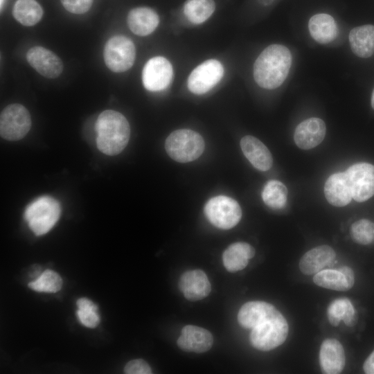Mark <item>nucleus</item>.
<instances>
[{
    "label": "nucleus",
    "mask_w": 374,
    "mask_h": 374,
    "mask_svg": "<svg viewBox=\"0 0 374 374\" xmlns=\"http://www.w3.org/2000/svg\"><path fill=\"white\" fill-rule=\"evenodd\" d=\"M64 8L73 14H84L91 7L93 0H60Z\"/></svg>",
    "instance_id": "nucleus-32"
},
{
    "label": "nucleus",
    "mask_w": 374,
    "mask_h": 374,
    "mask_svg": "<svg viewBox=\"0 0 374 374\" xmlns=\"http://www.w3.org/2000/svg\"><path fill=\"white\" fill-rule=\"evenodd\" d=\"M327 316L333 326H337L341 320L347 326H353L357 321L355 310L347 298L337 299L332 301L328 308Z\"/></svg>",
    "instance_id": "nucleus-25"
},
{
    "label": "nucleus",
    "mask_w": 374,
    "mask_h": 374,
    "mask_svg": "<svg viewBox=\"0 0 374 374\" xmlns=\"http://www.w3.org/2000/svg\"><path fill=\"white\" fill-rule=\"evenodd\" d=\"M136 48L132 41L123 35L111 37L105 44L103 58L107 68L113 72L122 73L134 64Z\"/></svg>",
    "instance_id": "nucleus-7"
},
{
    "label": "nucleus",
    "mask_w": 374,
    "mask_h": 374,
    "mask_svg": "<svg viewBox=\"0 0 374 374\" xmlns=\"http://www.w3.org/2000/svg\"><path fill=\"white\" fill-rule=\"evenodd\" d=\"M238 321L251 329L249 340L258 350L268 351L280 346L288 335V323L271 304L262 301L244 303L238 313Z\"/></svg>",
    "instance_id": "nucleus-1"
},
{
    "label": "nucleus",
    "mask_w": 374,
    "mask_h": 374,
    "mask_svg": "<svg viewBox=\"0 0 374 374\" xmlns=\"http://www.w3.org/2000/svg\"><path fill=\"white\" fill-rule=\"evenodd\" d=\"M215 8L214 0H187L184 6V12L190 22L199 24L206 21Z\"/></svg>",
    "instance_id": "nucleus-26"
},
{
    "label": "nucleus",
    "mask_w": 374,
    "mask_h": 374,
    "mask_svg": "<svg viewBox=\"0 0 374 374\" xmlns=\"http://www.w3.org/2000/svg\"><path fill=\"white\" fill-rule=\"evenodd\" d=\"M31 127V117L27 109L14 103L6 107L0 116V134L8 141L23 139Z\"/></svg>",
    "instance_id": "nucleus-8"
},
{
    "label": "nucleus",
    "mask_w": 374,
    "mask_h": 374,
    "mask_svg": "<svg viewBox=\"0 0 374 374\" xmlns=\"http://www.w3.org/2000/svg\"><path fill=\"white\" fill-rule=\"evenodd\" d=\"M204 214L208 221L221 229H230L240 222L242 210L233 198L218 195L210 199L204 206Z\"/></svg>",
    "instance_id": "nucleus-6"
},
{
    "label": "nucleus",
    "mask_w": 374,
    "mask_h": 374,
    "mask_svg": "<svg viewBox=\"0 0 374 374\" xmlns=\"http://www.w3.org/2000/svg\"><path fill=\"white\" fill-rule=\"evenodd\" d=\"M181 336L177 341L180 349L186 352L202 353L211 349L213 344L211 333L203 328L188 325L181 329Z\"/></svg>",
    "instance_id": "nucleus-14"
},
{
    "label": "nucleus",
    "mask_w": 374,
    "mask_h": 374,
    "mask_svg": "<svg viewBox=\"0 0 374 374\" xmlns=\"http://www.w3.org/2000/svg\"><path fill=\"white\" fill-rule=\"evenodd\" d=\"M353 53L362 58L371 57L374 53V26L363 25L353 28L348 36Z\"/></svg>",
    "instance_id": "nucleus-23"
},
{
    "label": "nucleus",
    "mask_w": 374,
    "mask_h": 374,
    "mask_svg": "<svg viewBox=\"0 0 374 374\" xmlns=\"http://www.w3.org/2000/svg\"><path fill=\"white\" fill-rule=\"evenodd\" d=\"M224 69L217 60L210 59L195 68L188 78V88L195 94H204L214 87L224 75Z\"/></svg>",
    "instance_id": "nucleus-9"
},
{
    "label": "nucleus",
    "mask_w": 374,
    "mask_h": 374,
    "mask_svg": "<svg viewBox=\"0 0 374 374\" xmlns=\"http://www.w3.org/2000/svg\"><path fill=\"white\" fill-rule=\"evenodd\" d=\"M26 57L28 64L46 78H56L63 71V64L60 58L44 47H32L28 51Z\"/></svg>",
    "instance_id": "nucleus-12"
},
{
    "label": "nucleus",
    "mask_w": 374,
    "mask_h": 374,
    "mask_svg": "<svg viewBox=\"0 0 374 374\" xmlns=\"http://www.w3.org/2000/svg\"><path fill=\"white\" fill-rule=\"evenodd\" d=\"M326 133V126L322 119L310 118L296 126L294 140L299 148L309 150L320 144L324 139Z\"/></svg>",
    "instance_id": "nucleus-13"
},
{
    "label": "nucleus",
    "mask_w": 374,
    "mask_h": 374,
    "mask_svg": "<svg viewBox=\"0 0 374 374\" xmlns=\"http://www.w3.org/2000/svg\"><path fill=\"white\" fill-rule=\"evenodd\" d=\"M371 103V106L373 109H374V89L372 92Z\"/></svg>",
    "instance_id": "nucleus-37"
},
{
    "label": "nucleus",
    "mask_w": 374,
    "mask_h": 374,
    "mask_svg": "<svg viewBox=\"0 0 374 374\" xmlns=\"http://www.w3.org/2000/svg\"><path fill=\"white\" fill-rule=\"evenodd\" d=\"M259 1H260L261 3L264 5H268L270 3H271L273 0H259Z\"/></svg>",
    "instance_id": "nucleus-36"
},
{
    "label": "nucleus",
    "mask_w": 374,
    "mask_h": 374,
    "mask_svg": "<svg viewBox=\"0 0 374 374\" xmlns=\"http://www.w3.org/2000/svg\"><path fill=\"white\" fill-rule=\"evenodd\" d=\"M61 213L60 203L48 195L39 197L26 207L24 219L36 235L48 233L57 222Z\"/></svg>",
    "instance_id": "nucleus-4"
},
{
    "label": "nucleus",
    "mask_w": 374,
    "mask_h": 374,
    "mask_svg": "<svg viewBox=\"0 0 374 374\" xmlns=\"http://www.w3.org/2000/svg\"><path fill=\"white\" fill-rule=\"evenodd\" d=\"M127 374H150L152 369L149 364L143 359H133L127 362L124 368Z\"/></svg>",
    "instance_id": "nucleus-33"
},
{
    "label": "nucleus",
    "mask_w": 374,
    "mask_h": 374,
    "mask_svg": "<svg viewBox=\"0 0 374 374\" xmlns=\"http://www.w3.org/2000/svg\"><path fill=\"white\" fill-rule=\"evenodd\" d=\"M12 12L14 18L25 26L37 24L44 13L42 6L35 0H17Z\"/></svg>",
    "instance_id": "nucleus-24"
},
{
    "label": "nucleus",
    "mask_w": 374,
    "mask_h": 374,
    "mask_svg": "<svg viewBox=\"0 0 374 374\" xmlns=\"http://www.w3.org/2000/svg\"><path fill=\"white\" fill-rule=\"evenodd\" d=\"M313 281L319 287L336 291H347L351 288L339 269L321 270L315 274Z\"/></svg>",
    "instance_id": "nucleus-27"
},
{
    "label": "nucleus",
    "mask_w": 374,
    "mask_h": 374,
    "mask_svg": "<svg viewBox=\"0 0 374 374\" xmlns=\"http://www.w3.org/2000/svg\"><path fill=\"white\" fill-rule=\"evenodd\" d=\"M339 269L344 274L348 283L352 287L355 283V274L351 268L347 266H343Z\"/></svg>",
    "instance_id": "nucleus-35"
},
{
    "label": "nucleus",
    "mask_w": 374,
    "mask_h": 374,
    "mask_svg": "<svg viewBox=\"0 0 374 374\" xmlns=\"http://www.w3.org/2000/svg\"><path fill=\"white\" fill-rule=\"evenodd\" d=\"M308 28L312 37L322 44L332 42L338 34V28L334 18L326 13L313 15L309 20Z\"/></svg>",
    "instance_id": "nucleus-22"
},
{
    "label": "nucleus",
    "mask_w": 374,
    "mask_h": 374,
    "mask_svg": "<svg viewBox=\"0 0 374 374\" xmlns=\"http://www.w3.org/2000/svg\"><path fill=\"white\" fill-rule=\"evenodd\" d=\"M240 147L254 168L261 171L271 168L273 163L271 152L259 139L250 135L244 136L240 141Z\"/></svg>",
    "instance_id": "nucleus-18"
},
{
    "label": "nucleus",
    "mask_w": 374,
    "mask_h": 374,
    "mask_svg": "<svg viewBox=\"0 0 374 374\" xmlns=\"http://www.w3.org/2000/svg\"><path fill=\"white\" fill-rule=\"evenodd\" d=\"M179 287L184 297L190 301L203 299L211 290L206 274L200 269L189 270L182 274Z\"/></svg>",
    "instance_id": "nucleus-15"
},
{
    "label": "nucleus",
    "mask_w": 374,
    "mask_h": 374,
    "mask_svg": "<svg viewBox=\"0 0 374 374\" xmlns=\"http://www.w3.org/2000/svg\"><path fill=\"white\" fill-rule=\"evenodd\" d=\"M76 314L80 322L87 328H95L100 322L98 307L78 308Z\"/></svg>",
    "instance_id": "nucleus-31"
},
{
    "label": "nucleus",
    "mask_w": 374,
    "mask_h": 374,
    "mask_svg": "<svg viewBox=\"0 0 374 374\" xmlns=\"http://www.w3.org/2000/svg\"><path fill=\"white\" fill-rule=\"evenodd\" d=\"M335 257L336 253L330 246H318L309 250L301 257L299 269L305 275L315 274L331 265Z\"/></svg>",
    "instance_id": "nucleus-19"
},
{
    "label": "nucleus",
    "mask_w": 374,
    "mask_h": 374,
    "mask_svg": "<svg viewBox=\"0 0 374 374\" xmlns=\"http://www.w3.org/2000/svg\"><path fill=\"white\" fill-rule=\"evenodd\" d=\"M292 57L287 47L271 44L265 48L253 64V78L257 84L266 89L279 87L287 78Z\"/></svg>",
    "instance_id": "nucleus-2"
},
{
    "label": "nucleus",
    "mask_w": 374,
    "mask_h": 374,
    "mask_svg": "<svg viewBox=\"0 0 374 374\" xmlns=\"http://www.w3.org/2000/svg\"><path fill=\"white\" fill-rule=\"evenodd\" d=\"M352 239L360 244H368L374 240V223L366 219L354 222L350 228Z\"/></svg>",
    "instance_id": "nucleus-30"
},
{
    "label": "nucleus",
    "mask_w": 374,
    "mask_h": 374,
    "mask_svg": "<svg viewBox=\"0 0 374 374\" xmlns=\"http://www.w3.org/2000/svg\"><path fill=\"white\" fill-rule=\"evenodd\" d=\"M62 285L60 276L55 271L46 269L35 280L28 283L30 289L45 293H55L58 292Z\"/></svg>",
    "instance_id": "nucleus-29"
},
{
    "label": "nucleus",
    "mask_w": 374,
    "mask_h": 374,
    "mask_svg": "<svg viewBox=\"0 0 374 374\" xmlns=\"http://www.w3.org/2000/svg\"><path fill=\"white\" fill-rule=\"evenodd\" d=\"M363 370L366 374H374V350L364 362Z\"/></svg>",
    "instance_id": "nucleus-34"
},
{
    "label": "nucleus",
    "mask_w": 374,
    "mask_h": 374,
    "mask_svg": "<svg viewBox=\"0 0 374 374\" xmlns=\"http://www.w3.org/2000/svg\"><path fill=\"white\" fill-rule=\"evenodd\" d=\"M165 149L175 161L187 163L202 155L204 150V141L202 136L193 130H177L167 137Z\"/></svg>",
    "instance_id": "nucleus-5"
},
{
    "label": "nucleus",
    "mask_w": 374,
    "mask_h": 374,
    "mask_svg": "<svg viewBox=\"0 0 374 374\" xmlns=\"http://www.w3.org/2000/svg\"><path fill=\"white\" fill-rule=\"evenodd\" d=\"M3 1L4 0H1L0 2H1V9L2 8V5L3 3Z\"/></svg>",
    "instance_id": "nucleus-38"
},
{
    "label": "nucleus",
    "mask_w": 374,
    "mask_h": 374,
    "mask_svg": "<svg viewBox=\"0 0 374 374\" xmlns=\"http://www.w3.org/2000/svg\"><path fill=\"white\" fill-rule=\"evenodd\" d=\"M173 69L171 63L164 57L150 58L142 71V82L150 91L165 89L171 82Z\"/></svg>",
    "instance_id": "nucleus-11"
},
{
    "label": "nucleus",
    "mask_w": 374,
    "mask_h": 374,
    "mask_svg": "<svg viewBox=\"0 0 374 374\" xmlns=\"http://www.w3.org/2000/svg\"><path fill=\"white\" fill-rule=\"evenodd\" d=\"M345 363V353L341 344L336 339H325L319 351V364L322 373H340L344 368Z\"/></svg>",
    "instance_id": "nucleus-16"
},
{
    "label": "nucleus",
    "mask_w": 374,
    "mask_h": 374,
    "mask_svg": "<svg viewBox=\"0 0 374 374\" xmlns=\"http://www.w3.org/2000/svg\"><path fill=\"white\" fill-rule=\"evenodd\" d=\"M130 30L139 36H147L157 28L159 23L158 14L150 7H136L132 9L127 17Z\"/></svg>",
    "instance_id": "nucleus-20"
},
{
    "label": "nucleus",
    "mask_w": 374,
    "mask_h": 374,
    "mask_svg": "<svg viewBox=\"0 0 374 374\" xmlns=\"http://www.w3.org/2000/svg\"><path fill=\"white\" fill-rule=\"evenodd\" d=\"M353 199L359 202L368 200L374 195V166L365 162L352 165L345 172Z\"/></svg>",
    "instance_id": "nucleus-10"
},
{
    "label": "nucleus",
    "mask_w": 374,
    "mask_h": 374,
    "mask_svg": "<svg viewBox=\"0 0 374 374\" xmlns=\"http://www.w3.org/2000/svg\"><path fill=\"white\" fill-rule=\"evenodd\" d=\"M254 255L255 249L251 245L238 242L230 244L224 250L222 261L227 271L235 272L244 269L249 263V260Z\"/></svg>",
    "instance_id": "nucleus-21"
},
{
    "label": "nucleus",
    "mask_w": 374,
    "mask_h": 374,
    "mask_svg": "<svg viewBox=\"0 0 374 374\" xmlns=\"http://www.w3.org/2000/svg\"><path fill=\"white\" fill-rule=\"evenodd\" d=\"M96 145L107 155L121 153L130 137V127L126 118L120 112L107 109L100 114L96 122Z\"/></svg>",
    "instance_id": "nucleus-3"
},
{
    "label": "nucleus",
    "mask_w": 374,
    "mask_h": 374,
    "mask_svg": "<svg viewBox=\"0 0 374 374\" xmlns=\"http://www.w3.org/2000/svg\"><path fill=\"white\" fill-rule=\"evenodd\" d=\"M324 193L331 205L337 207L348 205L353 196L346 172H339L331 175L325 183Z\"/></svg>",
    "instance_id": "nucleus-17"
},
{
    "label": "nucleus",
    "mask_w": 374,
    "mask_h": 374,
    "mask_svg": "<svg viewBox=\"0 0 374 374\" xmlns=\"http://www.w3.org/2000/svg\"><path fill=\"white\" fill-rule=\"evenodd\" d=\"M287 195V189L283 183L278 180H270L262 190V198L266 205L278 209L285 206Z\"/></svg>",
    "instance_id": "nucleus-28"
}]
</instances>
